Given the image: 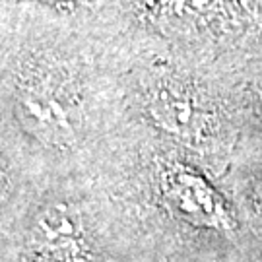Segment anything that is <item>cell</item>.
I'll return each instance as SVG.
<instances>
[{"mask_svg": "<svg viewBox=\"0 0 262 262\" xmlns=\"http://www.w3.org/2000/svg\"><path fill=\"white\" fill-rule=\"evenodd\" d=\"M21 124L51 146H68L82 121V92L70 70L55 60L21 66L14 88Z\"/></svg>", "mask_w": 262, "mask_h": 262, "instance_id": "1", "label": "cell"}, {"mask_svg": "<svg viewBox=\"0 0 262 262\" xmlns=\"http://www.w3.org/2000/svg\"><path fill=\"white\" fill-rule=\"evenodd\" d=\"M148 111L165 130L187 140L212 136L217 128L215 107L210 97L181 80H161L154 85Z\"/></svg>", "mask_w": 262, "mask_h": 262, "instance_id": "2", "label": "cell"}]
</instances>
